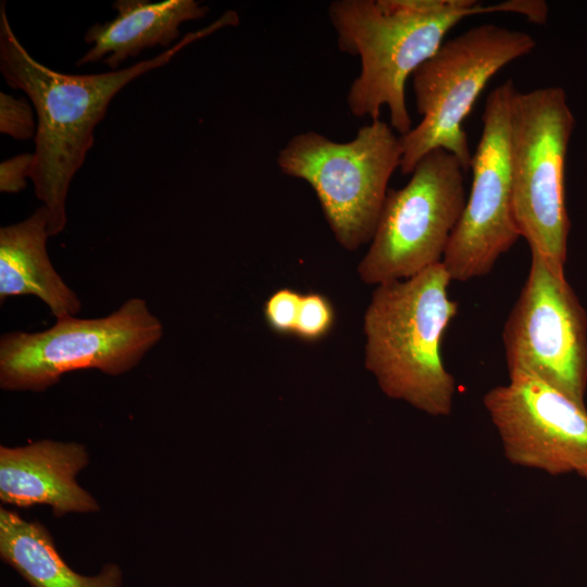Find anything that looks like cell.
Wrapping results in <instances>:
<instances>
[{
	"label": "cell",
	"instance_id": "cell-16",
	"mask_svg": "<svg viewBox=\"0 0 587 587\" xmlns=\"http://www.w3.org/2000/svg\"><path fill=\"white\" fill-rule=\"evenodd\" d=\"M335 323L330 301L319 292L302 295L294 335L304 341H317L325 337Z\"/></svg>",
	"mask_w": 587,
	"mask_h": 587
},
{
	"label": "cell",
	"instance_id": "cell-8",
	"mask_svg": "<svg viewBox=\"0 0 587 587\" xmlns=\"http://www.w3.org/2000/svg\"><path fill=\"white\" fill-rule=\"evenodd\" d=\"M460 161L444 149L424 155L407 185L388 189L360 278L382 285L441 263L466 197Z\"/></svg>",
	"mask_w": 587,
	"mask_h": 587
},
{
	"label": "cell",
	"instance_id": "cell-2",
	"mask_svg": "<svg viewBox=\"0 0 587 587\" xmlns=\"http://www.w3.org/2000/svg\"><path fill=\"white\" fill-rule=\"evenodd\" d=\"M507 12L505 2L475 0H336L328 16L342 52L358 55L361 71L347 103L355 117L378 120L387 107L390 126L405 135L412 121L405 103L409 76L432 58L463 18Z\"/></svg>",
	"mask_w": 587,
	"mask_h": 587
},
{
	"label": "cell",
	"instance_id": "cell-14",
	"mask_svg": "<svg viewBox=\"0 0 587 587\" xmlns=\"http://www.w3.org/2000/svg\"><path fill=\"white\" fill-rule=\"evenodd\" d=\"M49 216L45 205L26 220L0 228V300L32 295L54 317L75 316L80 300L54 270L48 252Z\"/></svg>",
	"mask_w": 587,
	"mask_h": 587
},
{
	"label": "cell",
	"instance_id": "cell-7",
	"mask_svg": "<svg viewBox=\"0 0 587 587\" xmlns=\"http://www.w3.org/2000/svg\"><path fill=\"white\" fill-rule=\"evenodd\" d=\"M162 322L146 300L130 298L97 319L66 316L36 333L0 338V386L10 391H42L63 374L95 369L121 375L134 369L163 337Z\"/></svg>",
	"mask_w": 587,
	"mask_h": 587
},
{
	"label": "cell",
	"instance_id": "cell-15",
	"mask_svg": "<svg viewBox=\"0 0 587 587\" xmlns=\"http://www.w3.org/2000/svg\"><path fill=\"white\" fill-rule=\"evenodd\" d=\"M0 555L33 587H121L122 572L107 564L93 576L73 571L49 530L7 509L0 510Z\"/></svg>",
	"mask_w": 587,
	"mask_h": 587
},
{
	"label": "cell",
	"instance_id": "cell-18",
	"mask_svg": "<svg viewBox=\"0 0 587 587\" xmlns=\"http://www.w3.org/2000/svg\"><path fill=\"white\" fill-rule=\"evenodd\" d=\"M302 295L291 288L275 290L265 301L263 314L267 326L276 334L295 333Z\"/></svg>",
	"mask_w": 587,
	"mask_h": 587
},
{
	"label": "cell",
	"instance_id": "cell-20",
	"mask_svg": "<svg viewBox=\"0 0 587 587\" xmlns=\"http://www.w3.org/2000/svg\"><path fill=\"white\" fill-rule=\"evenodd\" d=\"M578 475L583 477L585 480H587V467L582 470Z\"/></svg>",
	"mask_w": 587,
	"mask_h": 587
},
{
	"label": "cell",
	"instance_id": "cell-19",
	"mask_svg": "<svg viewBox=\"0 0 587 587\" xmlns=\"http://www.w3.org/2000/svg\"><path fill=\"white\" fill-rule=\"evenodd\" d=\"M34 153H22L0 164V190L16 193L26 187V178L32 176Z\"/></svg>",
	"mask_w": 587,
	"mask_h": 587
},
{
	"label": "cell",
	"instance_id": "cell-9",
	"mask_svg": "<svg viewBox=\"0 0 587 587\" xmlns=\"http://www.w3.org/2000/svg\"><path fill=\"white\" fill-rule=\"evenodd\" d=\"M509 375H528L585 407L586 319L565 277L530 254L526 280L502 329Z\"/></svg>",
	"mask_w": 587,
	"mask_h": 587
},
{
	"label": "cell",
	"instance_id": "cell-5",
	"mask_svg": "<svg viewBox=\"0 0 587 587\" xmlns=\"http://www.w3.org/2000/svg\"><path fill=\"white\" fill-rule=\"evenodd\" d=\"M536 46L529 34L492 23L472 27L446 40L412 74L421 122L400 136V171L411 174L428 152L444 149L466 171L472 153L463 122L488 80Z\"/></svg>",
	"mask_w": 587,
	"mask_h": 587
},
{
	"label": "cell",
	"instance_id": "cell-1",
	"mask_svg": "<svg viewBox=\"0 0 587 587\" xmlns=\"http://www.w3.org/2000/svg\"><path fill=\"white\" fill-rule=\"evenodd\" d=\"M239 24L226 11L212 24L186 34L173 47L133 66L98 74H64L37 62L16 38L5 2L0 4V71L9 86L24 91L37 116L32 180L49 216L50 236L66 226L70 184L93 145L96 126L122 88L142 74L164 66L182 49L212 33Z\"/></svg>",
	"mask_w": 587,
	"mask_h": 587
},
{
	"label": "cell",
	"instance_id": "cell-12",
	"mask_svg": "<svg viewBox=\"0 0 587 587\" xmlns=\"http://www.w3.org/2000/svg\"><path fill=\"white\" fill-rule=\"evenodd\" d=\"M88 464L82 444L40 440L0 448V499L21 508L47 504L55 516L99 510L93 497L76 482Z\"/></svg>",
	"mask_w": 587,
	"mask_h": 587
},
{
	"label": "cell",
	"instance_id": "cell-13",
	"mask_svg": "<svg viewBox=\"0 0 587 587\" xmlns=\"http://www.w3.org/2000/svg\"><path fill=\"white\" fill-rule=\"evenodd\" d=\"M114 18L96 23L84 36L90 45L76 66L102 61L112 71L143 50L160 46L170 49L180 39V26L208 14L209 8L195 0H117Z\"/></svg>",
	"mask_w": 587,
	"mask_h": 587
},
{
	"label": "cell",
	"instance_id": "cell-3",
	"mask_svg": "<svg viewBox=\"0 0 587 587\" xmlns=\"http://www.w3.org/2000/svg\"><path fill=\"white\" fill-rule=\"evenodd\" d=\"M442 263L374 289L363 319L365 367L382 391L432 416L453 409L455 379L441 344L458 313Z\"/></svg>",
	"mask_w": 587,
	"mask_h": 587
},
{
	"label": "cell",
	"instance_id": "cell-6",
	"mask_svg": "<svg viewBox=\"0 0 587 587\" xmlns=\"http://www.w3.org/2000/svg\"><path fill=\"white\" fill-rule=\"evenodd\" d=\"M401 158L400 136L378 118L348 142L315 132L295 135L278 152L277 165L312 187L336 240L357 250L373 238Z\"/></svg>",
	"mask_w": 587,
	"mask_h": 587
},
{
	"label": "cell",
	"instance_id": "cell-11",
	"mask_svg": "<svg viewBox=\"0 0 587 587\" xmlns=\"http://www.w3.org/2000/svg\"><path fill=\"white\" fill-rule=\"evenodd\" d=\"M483 404L505 459L513 465L558 476L587 467V411L549 384L509 375L489 389Z\"/></svg>",
	"mask_w": 587,
	"mask_h": 587
},
{
	"label": "cell",
	"instance_id": "cell-4",
	"mask_svg": "<svg viewBox=\"0 0 587 587\" xmlns=\"http://www.w3.org/2000/svg\"><path fill=\"white\" fill-rule=\"evenodd\" d=\"M574 124L562 88L515 89L510 108L512 216L530 254L562 278L570 229L565 158Z\"/></svg>",
	"mask_w": 587,
	"mask_h": 587
},
{
	"label": "cell",
	"instance_id": "cell-10",
	"mask_svg": "<svg viewBox=\"0 0 587 587\" xmlns=\"http://www.w3.org/2000/svg\"><path fill=\"white\" fill-rule=\"evenodd\" d=\"M515 89L508 79L485 102L470 166L471 191L441 261L452 282L487 275L520 238L511 210L510 108Z\"/></svg>",
	"mask_w": 587,
	"mask_h": 587
},
{
	"label": "cell",
	"instance_id": "cell-17",
	"mask_svg": "<svg viewBox=\"0 0 587 587\" xmlns=\"http://www.w3.org/2000/svg\"><path fill=\"white\" fill-rule=\"evenodd\" d=\"M25 98L0 92V132L14 139L35 138L37 124L35 109Z\"/></svg>",
	"mask_w": 587,
	"mask_h": 587
}]
</instances>
